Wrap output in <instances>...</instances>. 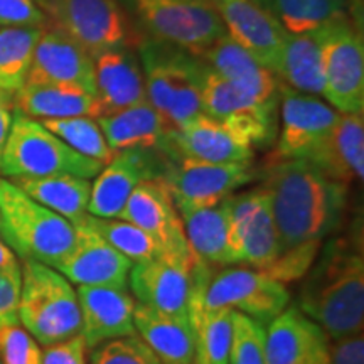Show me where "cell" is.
I'll list each match as a JSON object with an SVG mask.
<instances>
[{
	"label": "cell",
	"mask_w": 364,
	"mask_h": 364,
	"mask_svg": "<svg viewBox=\"0 0 364 364\" xmlns=\"http://www.w3.org/2000/svg\"><path fill=\"white\" fill-rule=\"evenodd\" d=\"M282 252L334 233L344 220L348 188L307 161H279L267 171L265 186Z\"/></svg>",
	"instance_id": "1"
},
{
	"label": "cell",
	"mask_w": 364,
	"mask_h": 364,
	"mask_svg": "<svg viewBox=\"0 0 364 364\" xmlns=\"http://www.w3.org/2000/svg\"><path fill=\"white\" fill-rule=\"evenodd\" d=\"M299 311L331 341L363 332L364 257L356 240H332L309 268L299 294Z\"/></svg>",
	"instance_id": "2"
},
{
	"label": "cell",
	"mask_w": 364,
	"mask_h": 364,
	"mask_svg": "<svg viewBox=\"0 0 364 364\" xmlns=\"http://www.w3.org/2000/svg\"><path fill=\"white\" fill-rule=\"evenodd\" d=\"M147 100L169 129H179L201 112L204 61L177 46L144 39L139 46Z\"/></svg>",
	"instance_id": "3"
},
{
	"label": "cell",
	"mask_w": 364,
	"mask_h": 364,
	"mask_svg": "<svg viewBox=\"0 0 364 364\" xmlns=\"http://www.w3.org/2000/svg\"><path fill=\"white\" fill-rule=\"evenodd\" d=\"M0 236L22 260L56 268L75 243V226L0 177Z\"/></svg>",
	"instance_id": "4"
},
{
	"label": "cell",
	"mask_w": 364,
	"mask_h": 364,
	"mask_svg": "<svg viewBox=\"0 0 364 364\" xmlns=\"http://www.w3.org/2000/svg\"><path fill=\"white\" fill-rule=\"evenodd\" d=\"M19 321L41 346L65 343L81 334L75 287L56 268L24 260L21 267Z\"/></svg>",
	"instance_id": "5"
},
{
	"label": "cell",
	"mask_w": 364,
	"mask_h": 364,
	"mask_svg": "<svg viewBox=\"0 0 364 364\" xmlns=\"http://www.w3.org/2000/svg\"><path fill=\"white\" fill-rule=\"evenodd\" d=\"M102 169V162L81 156L41 122L19 110L14 112L11 134L0 164V176L14 179L70 174L91 181Z\"/></svg>",
	"instance_id": "6"
},
{
	"label": "cell",
	"mask_w": 364,
	"mask_h": 364,
	"mask_svg": "<svg viewBox=\"0 0 364 364\" xmlns=\"http://www.w3.org/2000/svg\"><path fill=\"white\" fill-rule=\"evenodd\" d=\"M150 38L201 56L225 26L209 0H127Z\"/></svg>",
	"instance_id": "7"
},
{
	"label": "cell",
	"mask_w": 364,
	"mask_h": 364,
	"mask_svg": "<svg viewBox=\"0 0 364 364\" xmlns=\"http://www.w3.org/2000/svg\"><path fill=\"white\" fill-rule=\"evenodd\" d=\"M58 27L91 58L108 49L129 48L130 31L118 0H36Z\"/></svg>",
	"instance_id": "8"
},
{
	"label": "cell",
	"mask_w": 364,
	"mask_h": 364,
	"mask_svg": "<svg viewBox=\"0 0 364 364\" xmlns=\"http://www.w3.org/2000/svg\"><path fill=\"white\" fill-rule=\"evenodd\" d=\"M257 177L252 161L233 164L201 162L169 157L161 181L167 186L179 215L215 206Z\"/></svg>",
	"instance_id": "9"
},
{
	"label": "cell",
	"mask_w": 364,
	"mask_h": 364,
	"mask_svg": "<svg viewBox=\"0 0 364 364\" xmlns=\"http://www.w3.org/2000/svg\"><path fill=\"white\" fill-rule=\"evenodd\" d=\"M322 97L339 113L364 112V41L351 19L327 27Z\"/></svg>",
	"instance_id": "10"
},
{
	"label": "cell",
	"mask_w": 364,
	"mask_h": 364,
	"mask_svg": "<svg viewBox=\"0 0 364 364\" xmlns=\"http://www.w3.org/2000/svg\"><path fill=\"white\" fill-rule=\"evenodd\" d=\"M290 294L265 272L257 268L231 267L211 277L204 292V307L221 309L243 314L253 321L268 326L289 307Z\"/></svg>",
	"instance_id": "11"
},
{
	"label": "cell",
	"mask_w": 364,
	"mask_h": 364,
	"mask_svg": "<svg viewBox=\"0 0 364 364\" xmlns=\"http://www.w3.org/2000/svg\"><path fill=\"white\" fill-rule=\"evenodd\" d=\"M277 108L248 97L206 63L203 65L201 112L240 134L253 147L273 142L279 130Z\"/></svg>",
	"instance_id": "12"
},
{
	"label": "cell",
	"mask_w": 364,
	"mask_h": 364,
	"mask_svg": "<svg viewBox=\"0 0 364 364\" xmlns=\"http://www.w3.org/2000/svg\"><path fill=\"white\" fill-rule=\"evenodd\" d=\"M198 260L189 250L184 253L166 252L154 260L134 263L129 275L134 299L156 311L189 317Z\"/></svg>",
	"instance_id": "13"
},
{
	"label": "cell",
	"mask_w": 364,
	"mask_h": 364,
	"mask_svg": "<svg viewBox=\"0 0 364 364\" xmlns=\"http://www.w3.org/2000/svg\"><path fill=\"white\" fill-rule=\"evenodd\" d=\"M231 250L235 265L257 270L270 267L282 253L270 193L263 186L231 196Z\"/></svg>",
	"instance_id": "14"
},
{
	"label": "cell",
	"mask_w": 364,
	"mask_h": 364,
	"mask_svg": "<svg viewBox=\"0 0 364 364\" xmlns=\"http://www.w3.org/2000/svg\"><path fill=\"white\" fill-rule=\"evenodd\" d=\"M280 134L275 157L279 161H306L334 129L341 113L314 95L280 85Z\"/></svg>",
	"instance_id": "15"
},
{
	"label": "cell",
	"mask_w": 364,
	"mask_h": 364,
	"mask_svg": "<svg viewBox=\"0 0 364 364\" xmlns=\"http://www.w3.org/2000/svg\"><path fill=\"white\" fill-rule=\"evenodd\" d=\"M169 157L157 159L156 150L130 149L117 152L91 182L88 215L118 220L125 203L144 181L162 179Z\"/></svg>",
	"instance_id": "16"
},
{
	"label": "cell",
	"mask_w": 364,
	"mask_h": 364,
	"mask_svg": "<svg viewBox=\"0 0 364 364\" xmlns=\"http://www.w3.org/2000/svg\"><path fill=\"white\" fill-rule=\"evenodd\" d=\"M75 243L56 270L71 284L85 287L129 289L132 263L86 225L83 218L73 223Z\"/></svg>",
	"instance_id": "17"
},
{
	"label": "cell",
	"mask_w": 364,
	"mask_h": 364,
	"mask_svg": "<svg viewBox=\"0 0 364 364\" xmlns=\"http://www.w3.org/2000/svg\"><path fill=\"white\" fill-rule=\"evenodd\" d=\"M226 34L275 75L287 31L262 4L253 0H209Z\"/></svg>",
	"instance_id": "18"
},
{
	"label": "cell",
	"mask_w": 364,
	"mask_h": 364,
	"mask_svg": "<svg viewBox=\"0 0 364 364\" xmlns=\"http://www.w3.org/2000/svg\"><path fill=\"white\" fill-rule=\"evenodd\" d=\"M167 157H186L201 162H248L253 145L221 122L199 113L179 129L167 130L162 149Z\"/></svg>",
	"instance_id": "19"
},
{
	"label": "cell",
	"mask_w": 364,
	"mask_h": 364,
	"mask_svg": "<svg viewBox=\"0 0 364 364\" xmlns=\"http://www.w3.org/2000/svg\"><path fill=\"white\" fill-rule=\"evenodd\" d=\"M76 85L97 95L95 59L58 27L48 26L36 43L26 85Z\"/></svg>",
	"instance_id": "20"
},
{
	"label": "cell",
	"mask_w": 364,
	"mask_h": 364,
	"mask_svg": "<svg viewBox=\"0 0 364 364\" xmlns=\"http://www.w3.org/2000/svg\"><path fill=\"white\" fill-rule=\"evenodd\" d=\"M81 314V338L88 351L108 341L136 336L135 299L129 289L85 287L76 290Z\"/></svg>",
	"instance_id": "21"
},
{
	"label": "cell",
	"mask_w": 364,
	"mask_h": 364,
	"mask_svg": "<svg viewBox=\"0 0 364 364\" xmlns=\"http://www.w3.org/2000/svg\"><path fill=\"white\" fill-rule=\"evenodd\" d=\"M118 220L129 221L152 236L166 252H189L184 223L161 179L144 181L130 194Z\"/></svg>",
	"instance_id": "22"
},
{
	"label": "cell",
	"mask_w": 364,
	"mask_h": 364,
	"mask_svg": "<svg viewBox=\"0 0 364 364\" xmlns=\"http://www.w3.org/2000/svg\"><path fill=\"white\" fill-rule=\"evenodd\" d=\"M265 358L267 364H331V339L297 306H290L268 324Z\"/></svg>",
	"instance_id": "23"
},
{
	"label": "cell",
	"mask_w": 364,
	"mask_h": 364,
	"mask_svg": "<svg viewBox=\"0 0 364 364\" xmlns=\"http://www.w3.org/2000/svg\"><path fill=\"white\" fill-rule=\"evenodd\" d=\"M199 58L248 97L279 107L280 80L228 34H223Z\"/></svg>",
	"instance_id": "24"
},
{
	"label": "cell",
	"mask_w": 364,
	"mask_h": 364,
	"mask_svg": "<svg viewBox=\"0 0 364 364\" xmlns=\"http://www.w3.org/2000/svg\"><path fill=\"white\" fill-rule=\"evenodd\" d=\"M306 161L341 184L363 182L364 120L363 115L341 113L334 129L312 150Z\"/></svg>",
	"instance_id": "25"
},
{
	"label": "cell",
	"mask_w": 364,
	"mask_h": 364,
	"mask_svg": "<svg viewBox=\"0 0 364 364\" xmlns=\"http://www.w3.org/2000/svg\"><path fill=\"white\" fill-rule=\"evenodd\" d=\"M97 98L102 117L147 100L142 65L130 48H117L95 56Z\"/></svg>",
	"instance_id": "26"
},
{
	"label": "cell",
	"mask_w": 364,
	"mask_h": 364,
	"mask_svg": "<svg viewBox=\"0 0 364 364\" xmlns=\"http://www.w3.org/2000/svg\"><path fill=\"white\" fill-rule=\"evenodd\" d=\"M134 324L136 336L164 364H193L196 336L189 317L172 316L136 302Z\"/></svg>",
	"instance_id": "27"
},
{
	"label": "cell",
	"mask_w": 364,
	"mask_h": 364,
	"mask_svg": "<svg viewBox=\"0 0 364 364\" xmlns=\"http://www.w3.org/2000/svg\"><path fill=\"white\" fill-rule=\"evenodd\" d=\"M14 102L16 110L39 120L102 117V107L97 95L76 85H24L17 93H14Z\"/></svg>",
	"instance_id": "28"
},
{
	"label": "cell",
	"mask_w": 364,
	"mask_h": 364,
	"mask_svg": "<svg viewBox=\"0 0 364 364\" xmlns=\"http://www.w3.org/2000/svg\"><path fill=\"white\" fill-rule=\"evenodd\" d=\"M331 27V26H329ZM326 29L302 34H287L275 76L280 83L306 95L324 91V41Z\"/></svg>",
	"instance_id": "29"
},
{
	"label": "cell",
	"mask_w": 364,
	"mask_h": 364,
	"mask_svg": "<svg viewBox=\"0 0 364 364\" xmlns=\"http://www.w3.org/2000/svg\"><path fill=\"white\" fill-rule=\"evenodd\" d=\"M97 122L108 147L115 154L130 149L161 150L169 130L161 113L150 105L149 100L100 117Z\"/></svg>",
	"instance_id": "30"
},
{
	"label": "cell",
	"mask_w": 364,
	"mask_h": 364,
	"mask_svg": "<svg viewBox=\"0 0 364 364\" xmlns=\"http://www.w3.org/2000/svg\"><path fill=\"white\" fill-rule=\"evenodd\" d=\"M184 233L196 257L208 265H235L231 250V198L215 206L182 213Z\"/></svg>",
	"instance_id": "31"
},
{
	"label": "cell",
	"mask_w": 364,
	"mask_h": 364,
	"mask_svg": "<svg viewBox=\"0 0 364 364\" xmlns=\"http://www.w3.org/2000/svg\"><path fill=\"white\" fill-rule=\"evenodd\" d=\"M17 188L43 204L44 208L58 213L68 221L76 223L88 215L91 181L70 174L46 177H14Z\"/></svg>",
	"instance_id": "32"
},
{
	"label": "cell",
	"mask_w": 364,
	"mask_h": 364,
	"mask_svg": "<svg viewBox=\"0 0 364 364\" xmlns=\"http://www.w3.org/2000/svg\"><path fill=\"white\" fill-rule=\"evenodd\" d=\"M262 6L289 34L326 29L351 19L348 0H262Z\"/></svg>",
	"instance_id": "33"
},
{
	"label": "cell",
	"mask_w": 364,
	"mask_h": 364,
	"mask_svg": "<svg viewBox=\"0 0 364 364\" xmlns=\"http://www.w3.org/2000/svg\"><path fill=\"white\" fill-rule=\"evenodd\" d=\"M41 33L36 27H0V91L17 93L26 85Z\"/></svg>",
	"instance_id": "34"
},
{
	"label": "cell",
	"mask_w": 364,
	"mask_h": 364,
	"mask_svg": "<svg viewBox=\"0 0 364 364\" xmlns=\"http://www.w3.org/2000/svg\"><path fill=\"white\" fill-rule=\"evenodd\" d=\"M83 220L91 230H95L110 247L129 258L132 263H142L166 253L152 236L124 220H105L85 215Z\"/></svg>",
	"instance_id": "35"
},
{
	"label": "cell",
	"mask_w": 364,
	"mask_h": 364,
	"mask_svg": "<svg viewBox=\"0 0 364 364\" xmlns=\"http://www.w3.org/2000/svg\"><path fill=\"white\" fill-rule=\"evenodd\" d=\"M41 124L66 145H70L73 150H76L81 156L102 162L103 166L115 157V152L108 147L97 118H54V120H41Z\"/></svg>",
	"instance_id": "36"
},
{
	"label": "cell",
	"mask_w": 364,
	"mask_h": 364,
	"mask_svg": "<svg viewBox=\"0 0 364 364\" xmlns=\"http://www.w3.org/2000/svg\"><path fill=\"white\" fill-rule=\"evenodd\" d=\"M265 338V326L233 312V339L228 364H267Z\"/></svg>",
	"instance_id": "37"
},
{
	"label": "cell",
	"mask_w": 364,
	"mask_h": 364,
	"mask_svg": "<svg viewBox=\"0 0 364 364\" xmlns=\"http://www.w3.org/2000/svg\"><path fill=\"white\" fill-rule=\"evenodd\" d=\"M90 364H164L139 336L108 341L90 351Z\"/></svg>",
	"instance_id": "38"
},
{
	"label": "cell",
	"mask_w": 364,
	"mask_h": 364,
	"mask_svg": "<svg viewBox=\"0 0 364 364\" xmlns=\"http://www.w3.org/2000/svg\"><path fill=\"white\" fill-rule=\"evenodd\" d=\"M43 349L33 336L19 324L0 329V363L43 364Z\"/></svg>",
	"instance_id": "39"
},
{
	"label": "cell",
	"mask_w": 364,
	"mask_h": 364,
	"mask_svg": "<svg viewBox=\"0 0 364 364\" xmlns=\"http://www.w3.org/2000/svg\"><path fill=\"white\" fill-rule=\"evenodd\" d=\"M318 248H321V241H312V243H304L285 250L270 267L263 268L262 272H265L268 277L280 282V284L297 280L306 275L309 268L312 267L318 255Z\"/></svg>",
	"instance_id": "40"
},
{
	"label": "cell",
	"mask_w": 364,
	"mask_h": 364,
	"mask_svg": "<svg viewBox=\"0 0 364 364\" xmlns=\"http://www.w3.org/2000/svg\"><path fill=\"white\" fill-rule=\"evenodd\" d=\"M48 26V17L36 0H0V27L44 29Z\"/></svg>",
	"instance_id": "41"
},
{
	"label": "cell",
	"mask_w": 364,
	"mask_h": 364,
	"mask_svg": "<svg viewBox=\"0 0 364 364\" xmlns=\"http://www.w3.org/2000/svg\"><path fill=\"white\" fill-rule=\"evenodd\" d=\"M19 294L21 279L0 273V329L19 324Z\"/></svg>",
	"instance_id": "42"
},
{
	"label": "cell",
	"mask_w": 364,
	"mask_h": 364,
	"mask_svg": "<svg viewBox=\"0 0 364 364\" xmlns=\"http://www.w3.org/2000/svg\"><path fill=\"white\" fill-rule=\"evenodd\" d=\"M86 351L88 349L80 334L65 343L46 348L43 364H86Z\"/></svg>",
	"instance_id": "43"
},
{
	"label": "cell",
	"mask_w": 364,
	"mask_h": 364,
	"mask_svg": "<svg viewBox=\"0 0 364 364\" xmlns=\"http://www.w3.org/2000/svg\"><path fill=\"white\" fill-rule=\"evenodd\" d=\"M331 364H364L363 332L331 341Z\"/></svg>",
	"instance_id": "44"
},
{
	"label": "cell",
	"mask_w": 364,
	"mask_h": 364,
	"mask_svg": "<svg viewBox=\"0 0 364 364\" xmlns=\"http://www.w3.org/2000/svg\"><path fill=\"white\" fill-rule=\"evenodd\" d=\"M14 112H16L14 93L0 91V164H2L4 149H6L9 134H11Z\"/></svg>",
	"instance_id": "45"
},
{
	"label": "cell",
	"mask_w": 364,
	"mask_h": 364,
	"mask_svg": "<svg viewBox=\"0 0 364 364\" xmlns=\"http://www.w3.org/2000/svg\"><path fill=\"white\" fill-rule=\"evenodd\" d=\"M0 273L21 279V263L17 260V255L2 240H0Z\"/></svg>",
	"instance_id": "46"
},
{
	"label": "cell",
	"mask_w": 364,
	"mask_h": 364,
	"mask_svg": "<svg viewBox=\"0 0 364 364\" xmlns=\"http://www.w3.org/2000/svg\"><path fill=\"white\" fill-rule=\"evenodd\" d=\"M348 6H349V16H351V21L354 22V26H356L359 31H363L364 0H348Z\"/></svg>",
	"instance_id": "47"
},
{
	"label": "cell",
	"mask_w": 364,
	"mask_h": 364,
	"mask_svg": "<svg viewBox=\"0 0 364 364\" xmlns=\"http://www.w3.org/2000/svg\"><path fill=\"white\" fill-rule=\"evenodd\" d=\"M253 2H258V4H262V0H253Z\"/></svg>",
	"instance_id": "48"
},
{
	"label": "cell",
	"mask_w": 364,
	"mask_h": 364,
	"mask_svg": "<svg viewBox=\"0 0 364 364\" xmlns=\"http://www.w3.org/2000/svg\"><path fill=\"white\" fill-rule=\"evenodd\" d=\"M0 364H2V363H0Z\"/></svg>",
	"instance_id": "49"
}]
</instances>
